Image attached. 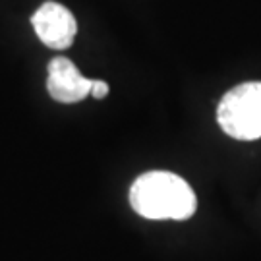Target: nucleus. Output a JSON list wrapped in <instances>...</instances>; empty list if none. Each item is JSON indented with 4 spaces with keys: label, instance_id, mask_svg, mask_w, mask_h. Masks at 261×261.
Returning a JSON list of instances; mask_svg holds the SVG:
<instances>
[{
    "label": "nucleus",
    "instance_id": "20e7f679",
    "mask_svg": "<svg viewBox=\"0 0 261 261\" xmlns=\"http://www.w3.org/2000/svg\"><path fill=\"white\" fill-rule=\"evenodd\" d=\"M93 80L85 77L70 58L56 56L48 62L47 91L58 103H80L91 93Z\"/></svg>",
    "mask_w": 261,
    "mask_h": 261
},
{
    "label": "nucleus",
    "instance_id": "39448f33",
    "mask_svg": "<svg viewBox=\"0 0 261 261\" xmlns=\"http://www.w3.org/2000/svg\"><path fill=\"white\" fill-rule=\"evenodd\" d=\"M91 97L95 99H105L107 95H109V84L103 82V80H93V84H91Z\"/></svg>",
    "mask_w": 261,
    "mask_h": 261
},
{
    "label": "nucleus",
    "instance_id": "f03ea898",
    "mask_svg": "<svg viewBox=\"0 0 261 261\" xmlns=\"http://www.w3.org/2000/svg\"><path fill=\"white\" fill-rule=\"evenodd\" d=\"M221 130L234 140L253 141L261 138V82L232 87L217 107Z\"/></svg>",
    "mask_w": 261,
    "mask_h": 261
},
{
    "label": "nucleus",
    "instance_id": "7ed1b4c3",
    "mask_svg": "<svg viewBox=\"0 0 261 261\" xmlns=\"http://www.w3.org/2000/svg\"><path fill=\"white\" fill-rule=\"evenodd\" d=\"M31 25L35 29L41 43L55 50L72 47L77 33L74 14L58 2H45L31 16Z\"/></svg>",
    "mask_w": 261,
    "mask_h": 261
},
{
    "label": "nucleus",
    "instance_id": "f257e3e1",
    "mask_svg": "<svg viewBox=\"0 0 261 261\" xmlns=\"http://www.w3.org/2000/svg\"><path fill=\"white\" fill-rule=\"evenodd\" d=\"M130 205L151 221H186L197 209V197L182 176L168 170H149L134 180Z\"/></svg>",
    "mask_w": 261,
    "mask_h": 261
}]
</instances>
